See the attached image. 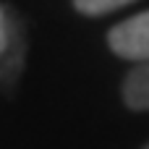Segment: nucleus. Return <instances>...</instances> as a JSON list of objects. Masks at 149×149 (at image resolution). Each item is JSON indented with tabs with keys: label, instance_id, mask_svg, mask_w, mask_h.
<instances>
[{
	"label": "nucleus",
	"instance_id": "obj_1",
	"mask_svg": "<svg viewBox=\"0 0 149 149\" xmlns=\"http://www.w3.org/2000/svg\"><path fill=\"white\" fill-rule=\"evenodd\" d=\"M107 45L115 55L134 60V63H147L149 60V10L136 13L120 24H115L107 34Z\"/></svg>",
	"mask_w": 149,
	"mask_h": 149
},
{
	"label": "nucleus",
	"instance_id": "obj_2",
	"mask_svg": "<svg viewBox=\"0 0 149 149\" xmlns=\"http://www.w3.org/2000/svg\"><path fill=\"white\" fill-rule=\"evenodd\" d=\"M5 16H8V42L0 50V86L16 84L18 73L24 71V60H26V39H24L21 18L10 8H5Z\"/></svg>",
	"mask_w": 149,
	"mask_h": 149
},
{
	"label": "nucleus",
	"instance_id": "obj_3",
	"mask_svg": "<svg viewBox=\"0 0 149 149\" xmlns=\"http://www.w3.org/2000/svg\"><path fill=\"white\" fill-rule=\"evenodd\" d=\"M123 102L131 110H149V60L139 63L123 81Z\"/></svg>",
	"mask_w": 149,
	"mask_h": 149
},
{
	"label": "nucleus",
	"instance_id": "obj_4",
	"mask_svg": "<svg viewBox=\"0 0 149 149\" xmlns=\"http://www.w3.org/2000/svg\"><path fill=\"white\" fill-rule=\"evenodd\" d=\"M131 3H136V0H73L76 10L84 16H102V13L118 10V8L131 5Z\"/></svg>",
	"mask_w": 149,
	"mask_h": 149
},
{
	"label": "nucleus",
	"instance_id": "obj_5",
	"mask_svg": "<svg viewBox=\"0 0 149 149\" xmlns=\"http://www.w3.org/2000/svg\"><path fill=\"white\" fill-rule=\"evenodd\" d=\"M8 42V16H5V8L0 5V50L5 47Z\"/></svg>",
	"mask_w": 149,
	"mask_h": 149
},
{
	"label": "nucleus",
	"instance_id": "obj_6",
	"mask_svg": "<svg viewBox=\"0 0 149 149\" xmlns=\"http://www.w3.org/2000/svg\"><path fill=\"white\" fill-rule=\"evenodd\" d=\"M144 149H149V144H147V147H144Z\"/></svg>",
	"mask_w": 149,
	"mask_h": 149
}]
</instances>
